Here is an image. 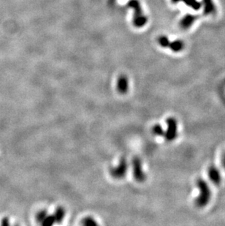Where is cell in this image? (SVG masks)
Instances as JSON below:
<instances>
[{
  "instance_id": "8fae6325",
  "label": "cell",
  "mask_w": 225,
  "mask_h": 226,
  "mask_svg": "<svg viewBox=\"0 0 225 226\" xmlns=\"http://www.w3.org/2000/svg\"><path fill=\"white\" fill-rule=\"evenodd\" d=\"M64 215H65V210L62 206L57 207L54 214H53V216H54L56 223H61L62 221V220L64 219Z\"/></svg>"
},
{
  "instance_id": "30bf717a",
  "label": "cell",
  "mask_w": 225,
  "mask_h": 226,
  "mask_svg": "<svg viewBox=\"0 0 225 226\" xmlns=\"http://www.w3.org/2000/svg\"><path fill=\"white\" fill-rule=\"evenodd\" d=\"M169 48L174 52H179L182 51L184 48V43L181 40H175L173 42H170L169 45Z\"/></svg>"
},
{
  "instance_id": "6da1fadb",
  "label": "cell",
  "mask_w": 225,
  "mask_h": 226,
  "mask_svg": "<svg viewBox=\"0 0 225 226\" xmlns=\"http://www.w3.org/2000/svg\"><path fill=\"white\" fill-rule=\"evenodd\" d=\"M197 187L199 190V195L195 199V204L198 207H205L209 203L211 197V191L208 182L203 178L197 181Z\"/></svg>"
},
{
  "instance_id": "8992f818",
  "label": "cell",
  "mask_w": 225,
  "mask_h": 226,
  "mask_svg": "<svg viewBox=\"0 0 225 226\" xmlns=\"http://www.w3.org/2000/svg\"><path fill=\"white\" fill-rule=\"evenodd\" d=\"M208 177L211 182L215 185H219L222 181V175L220 170L216 166H211L208 169Z\"/></svg>"
},
{
  "instance_id": "7c38bea8",
  "label": "cell",
  "mask_w": 225,
  "mask_h": 226,
  "mask_svg": "<svg viewBox=\"0 0 225 226\" xmlns=\"http://www.w3.org/2000/svg\"><path fill=\"white\" fill-rule=\"evenodd\" d=\"M181 1L186 3V5H187L188 6L192 7L195 10H199L201 7V3H200L197 0H181Z\"/></svg>"
},
{
  "instance_id": "ffe728a7",
  "label": "cell",
  "mask_w": 225,
  "mask_h": 226,
  "mask_svg": "<svg viewBox=\"0 0 225 226\" xmlns=\"http://www.w3.org/2000/svg\"><path fill=\"white\" fill-rule=\"evenodd\" d=\"M180 1H181V0H172L173 2H174V3L178 2H180Z\"/></svg>"
},
{
  "instance_id": "9a60e30c",
  "label": "cell",
  "mask_w": 225,
  "mask_h": 226,
  "mask_svg": "<svg viewBox=\"0 0 225 226\" xmlns=\"http://www.w3.org/2000/svg\"><path fill=\"white\" fill-rule=\"evenodd\" d=\"M158 43H159V45H161L162 47H164V48H167L170 45V42L169 39L167 38L166 36H160V37L158 38Z\"/></svg>"
},
{
  "instance_id": "d6986e66",
  "label": "cell",
  "mask_w": 225,
  "mask_h": 226,
  "mask_svg": "<svg viewBox=\"0 0 225 226\" xmlns=\"http://www.w3.org/2000/svg\"><path fill=\"white\" fill-rule=\"evenodd\" d=\"M222 165L224 166V168H225V152L224 154V156L222 157Z\"/></svg>"
},
{
  "instance_id": "5b68a950",
  "label": "cell",
  "mask_w": 225,
  "mask_h": 226,
  "mask_svg": "<svg viewBox=\"0 0 225 226\" xmlns=\"http://www.w3.org/2000/svg\"><path fill=\"white\" fill-rule=\"evenodd\" d=\"M133 176L137 182H143L146 180V176L143 170L142 162L139 157H135L132 160Z\"/></svg>"
},
{
  "instance_id": "52a82bcc",
  "label": "cell",
  "mask_w": 225,
  "mask_h": 226,
  "mask_svg": "<svg viewBox=\"0 0 225 226\" xmlns=\"http://www.w3.org/2000/svg\"><path fill=\"white\" fill-rule=\"evenodd\" d=\"M117 89L121 94H126L129 89L128 79L126 75H121L117 81Z\"/></svg>"
},
{
  "instance_id": "ba28073f",
  "label": "cell",
  "mask_w": 225,
  "mask_h": 226,
  "mask_svg": "<svg viewBox=\"0 0 225 226\" xmlns=\"http://www.w3.org/2000/svg\"><path fill=\"white\" fill-rule=\"evenodd\" d=\"M196 18H197V17H196L195 16H194V15H192V14L186 15V16H185L184 18L181 20V22H180L181 27L182 29H188V28H189L190 26L194 24V21L196 20Z\"/></svg>"
},
{
  "instance_id": "ac0fdd59",
  "label": "cell",
  "mask_w": 225,
  "mask_h": 226,
  "mask_svg": "<svg viewBox=\"0 0 225 226\" xmlns=\"http://www.w3.org/2000/svg\"><path fill=\"white\" fill-rule=\"evenodd\" d=\"M1 224L2 225H10V222H9L8 218L5 217V218H4V219H2V220Z\"/></svg>"
},
{
  "instance_id": "4fadbf2b",
  "label": "cell",
  "mask_w": 225,
  "mask_h": 226,
  "mask_svg": "<svg viewBox=\"0 0 225 226\" xmlns=\"http://www.w3.org/2000/svg\"><path fill=\"white\" fill-rule=\"evenodd\" d=\"M152 132L155 136H164V135H165V130L160 124L154 125L152 128Z\"/></svg>"
},
{
  "instance_id": "5bb4252c",
  "label": "cell",
  "mask_w": 225,
  "mask_h": 226,
  "mask_svg": "<svg viewBox=\"0 0 225 226\" xmlns=\"http://www.w3.org/2000/svg\"><path fill=\"white\" fill-rule=\"evenodd\" d=\"M56 223V220H55L54 216L53 215H47L46 217L43 220V221L42 222L41 224L44 226H50Z\"/></svg>"
},
{
  "instance_id": "3957f363",
  "label": "cell",
  "mask_w": 225,
  "mask_h": 226,
  "mask_svg": "<svg viewBox=\"0 0 225 226\" xmlns=\"http://www.w3.org/2000/svg\"><path fill=\"white\" fill-rule=\"evenodd\" d=\"M167 129L165 130L164 137L168 141H173L178 137V121L173 117H169L166 120Z\"/></svg>"
},
{
  "instance_id": "2e32d148",
  "label": "cell",
  "mask_w": 225,
  "mask_h": 226,
  "mask_svg": "<svg viewBox=\"0 0 225 226\" xmlns=\"http://www.w3.org/2000/svg\"><path fill=\"white\" fill-rule=\"evenodd\" d=\"M48 215V213L46 212V210H42L40 212H39L36 216V220L38 223H41L43 221V220Z\"/></svg>"
},
{
  "instance_id": "9c48e42d",
  "label": "cell",
  "mask_w": 225,
  "mask_h": 226,
  "mask_svg": "<svg viewBox=\"0 0 225 226\" xmlns=\"http://www.w3.org/2000/svg\"><path fill=\"white\" fill-rule=\"evenodd\" d=\"M203 3L204 5V13L208 15L212 14L216 10L214 4L213 0H203Z\"/></svg>"
},
{
  "instance_id": "277c9868",
  "label": "cell",
  "mask_w": 225,
  "mask_h": 226,
  "mask_svg": "<svg viewBox=\"0 0 225 226\" xmlns=\"http://www.w3.org/2000/svg\"><path fill=\"white\" fill-rule=\"evenodd\" d=\"M128 169L127 160L125 157H122L120 159L119 164L117 166L110 168V173L112 177L116 178H121L124 177Z\"/></svg>"
},
{
  "instance_id": "e0dca14e",
  "label": "cell",
  "mask_w": 225,
  "mask_h": 226,
  "mask_svg": "<svg viewBox=\"0 0 225 226\" xmlns=\"http://www.w3.org/2000/svg\"><path fill=\"white\" fill-rule=\"evenodd\" d=\"M82 224L83 225H97V223L96 221L93 219L91 216H87V217L84 218L82 221Z\"/></svg>"
},
{
  "instance_id": "7a4b0ae2",
  "label": "cell",
  "mask_w": 225,
  "mask_h": 226,
  "mask_svg": "<svg viewBox=\"0 0 225 226\" xmlns=\"http://www.w3.org/2000/svg\"><path fill=\"white\" fill-rule=\"evenodd\" d=\"M127 6L134 9L133 24L135 27L141 28L147 24L148 18L143 14L142 7L138 0H129L127 2Z\"/></svg>"
}]
</instances>
